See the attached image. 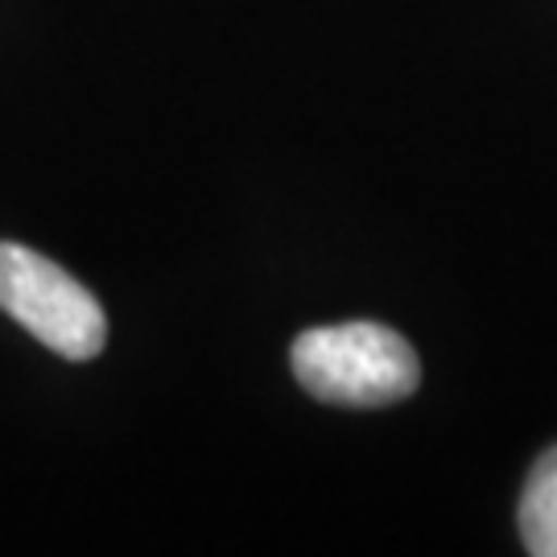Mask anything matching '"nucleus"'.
Wrapping results in <instances>:
<instances>
[{"instance_id": "3", "label": "nucleus", "mask_w": 557, "mask_h": 557, "mask_svg": "<svg viewBox=\"0 0 557 557\" xmlns=\"http://www.w3.org/2000/svg\"><path fill=\"white\" fill-rule=\"evenodd\" d=\"M520 541L533 557H557V446L533 462L520 492Z\"/></svg>"}, {"instance_id": "1", "label": "nucleus", "mask_w": 557, "mask_h": 557, "mask_svg": "<svg viewBox=\"0 0 557 557\" xmlns=\"http://www.w3.org/2000/svg\"><path fill=\"white\" fill-rule=\"evenodd\" d=\"M294 376L310 397L326 405L384 409L418 393L421 363L393 326L338 322L298 335Z\"/></svg>"}, {"instance_id": "2", "label": "nucleus", "mask_w": 557, "mask_h": 557, "mask_svg": "<svg viewBox=\"0 0 557 557\" xmlns=\"http://www.w3.org/2000/svg\"><path fill=\"white\" fill-rule=\"evenodd\" d=\"M0 310L66 359L100 356L108 338L100 301L54 260L21 244H0Z\"/></svg>"}]
</instances>
